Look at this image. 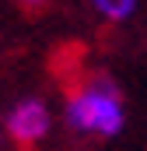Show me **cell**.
<instances>
[{
    "label": "cell",
    "mask_w": 147,
    "mask_h": 151,
    "mask_svg": "<svg viewBox=\"0 0 147 151\" xmlns=\"http://www.w3.org/2000/svg\"><path fill=\"white\" fill-rule=\"evenodd\" d=\"M21 4H25V7H28V11H39V7H42V4H46V0H21Z\"/></svg>",
    "instance_id": "277c9868"
},
{
    "label": "cell",
    "mask_w": 147,
    "mask_h": 151,
    "mask_svg": "<svg viewBox=\"0 0 147 151\" xmlns=\"http://www.w3.org/2000/svg\"><path fill=\"white\" fill-rule=\"evenodd\" d=\"M109 21H126V18H133V11H137V0H91Z\"/></svg>",
    "instance_id": "3957f363"
},
{
    "label": "cell",
    "mask_w": 147,
    "mask_h": 151,
    "mask_svg": "<svg viewBox=\"0 0 147 151\" xmlns=\"http://www.w3.org/2000/svg\"><path fill=\"white\" fill-rule=\"evenodd\" d=\"M49 123H53V116H49V106L46 102H39V99H21L11 116H7V134H11V141H18L21 148H32L39 144L46 134H49Z\"/></svg>",
    "instance_id": "7a4b0ae2"
},
{
    "label": "cell",
    "mask_w": 147,
    "mask_h": 151,
    "mask_svg": "<svg viewBox=\"0 0 147 151\" xmlns=\"http://www.w3.org/2000/svg\"><path fill=\"white\" fill-rule=\"evenodd\" d=\"M67 123L74 130H84V134L116 137L123 130V123H126V113H123L116 84L98 77V81L84 84L81 91H74L70 102H67Z\"/></svg>",
    "instance_id": "6da1fadb"
}]
</instances>
